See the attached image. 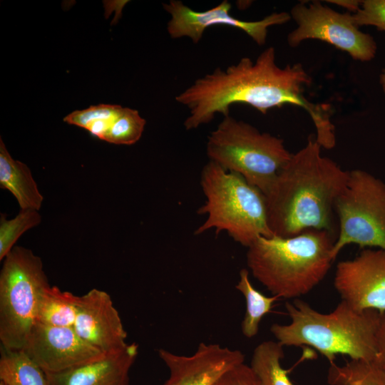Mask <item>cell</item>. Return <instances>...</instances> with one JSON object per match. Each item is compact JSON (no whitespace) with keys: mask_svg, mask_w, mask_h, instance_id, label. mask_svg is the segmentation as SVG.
<instances>
[{"mask_svg":"<svg viewBox=\"0 0 385 385\" xmlns=\"http://www.w3.org/2000/svg\"><path fill=\"white\" fill-rule=\"evenodd\" d=\"M330 385H385V368L378 361L351 360L342 366L330 363Z\"/></svg>","mask_w":385,"mask_h":385,"instance_id":"obj_21","label":"cell"},{"mask_svg":"<svg viewBox=\"0 0 385 385\" xmlns=\"http://www.w3.org/2000/svg\"><path fill=\"white\" fill-rule=\"evenodd\" d=\"M158 354L170 371L163 385H215L224 374L245 361L240 350L204 342L189 356L165 349Z\"/></svg>","mask_w":385,"mask_h":385,"instance_id":"obj_13","label":"cell"},{"mask_svg":"<svg viewBox=\"0 0 385 385\" xmlns=\"http://www.w3.org/2000/svg\"><path fill=\"white\" fill-rule=\"evenodd\" d=\"M48 286L43 262L31 250L15 246L5 257L0 272L1 349H24L41 295Z\"/></svg>","mask_w":385,"mask_h":385,"instance_id":"obj_7","label":"cell"},{"mask_svg":"<svg viewBox=\"0 0 385 385\" xmlns=\"http://www.w3.org/2000/svg\"><path fill=\"white\" fill-rule=\"evenodd\" d=\"M335 240L333 233L319 230L289 237H259L247 247L249 272L273 296L297 299L326 277Z\"/></svg>","mask_w":385,"mask_h":385,"instance_id":"obj_4","label":"cell"},{"mask_svg":"<svg viewBox=\"0 0 385 385\" xmlns=\"http://www.w3.org/2000/svg\"><path fill=\"white\" fill-rule=\"evenodd\" d=\"M239 277L235 288L246 301V312L241 323V330L245 337L252 338L258 333L262 319L271 310L278 297L273 295L267 297L255 289L250 279L247 269H242Z\"/></svg>","mask_w":385,"mask_h":385,"instance_id":"obj_19","label":"cell"},{"mask_svg":"<svg viewBox=\"0 0 385 385\" xmlns=\"http://www.w3.org/2000/svg\"><path fill=\"white\" fill-rule=\"evenodd\" d=\"M352 16L358 27L372 26L385 31V0L361 1L360 8Z\"/></svg>","mask_w":385,"mask_h":385,"instance_id":"obj_25","label":"cell"},{"mask_svg":"<svg viewBox=\"0 0 385 385\" xmlns=\"http://www.w3.org/2000/svg\"><path fill=\"white\" fill-rule=\"evenodd\" d=\"M23 351L44 373L63 371L106 355L81 339L73 327L38 322L33 326Z\"/></svg>","mask_w":385,"mask_h":385,"instance_id":"obj_12","label":"cell"},{"mask_svg":"<svg viewBox=\"0 0 385 385\" xmlns=\"http://www.w3.org/2000/svg\"><path fill=\"white\" fill-rule=\"evenodd\" d=\"M316 139L307 144L277 173L265 197L273 236L289 237L309 230L333 233L334 202L349 171L321 153Z\"/></svg>","mask_w":385,"mask_h":385,"instance_id":"obj_2","label":"cell"},{"mask_svg":"<svg viewBox=\"0 0 385 385\" xmlns=\"http://www.w3.org/2000/svg\"><path fill=\"white\" fill-rule=\"evenodd\" d=\"M289 14L297 24L287 36L291 47H297L305 40L317 39L346 52L356 61H369L376 56V41L359 30L350 13H340L313 1L295 4Z\"/></svg>","mask_w":385,"mask_h":385,"instance_id":"obj_9","label":"cell"},{"mask_svg":"<svg viewBox=\"0 0 385 385\" xmlns=\"http://www.w3.org/2000/svg\"><path fill=\"white\" fill-rule=\"evenodd\" d=\"M283 346L277 341H264L254 349L250 368L260 385H293L282 368Z\"/></svg>","mask_w":385,"mask_h":385,"instance_id":"obj_18","label":"cell"},{"mask_svg":"<svg viewBox=\"0 0 385 385\" xmlns=\"http://www.w3.org/2000/svg\"><path fill=\"white\" fill-rule=\"evenodd\" d=\"M170 15L167 31L172 38H189L194 43L201 40L205 29L215 25L239 29L246 33L257 44L266 43L268 29L288 22L292 18L287 12H274L258 21H244L230 14L231 4L227 0L204 11H196L181 1L170 0L163 4Z\"/></svg>","mask_w":385,"mask_h":385,"instance_id":"obj_10","label":"cell"},{"mask_svg":"<svg viewBox=\"0 0 385 385\" xmlns=\"http://www.w3.org/2000/svg\"><path fill=\"white\" fill-rule=\"evenodd\" d=\"M215 385H260L250 366L242 363L231 369Z\"/></svg>","mask_w":385,"mask_h":385,"instance_id":"obj_26","label":"cell"},{"mask_svg":"<svg viewBox=\"0 0 385 385\" xmlns=\"http://www.w3.org/2000/svg\"><path fill=\"white\" fill-rule=\"evenodd\" d=\"M339 230L332 250L334 260L350 244L361 249L385 250V183L361 170L349 171L347 183L337 198Z\"/></svg>","mask_w":385,"mask_h":385,"instance_id":"obj_8","label":"cell"},{"mask_svg":"<svg viewBox=\"0 0 385 385\" xmlns=\"http://www.w3.org/2000/svg\"><path fill=\"white\" fill-rule=\"evenodd\" d=\"M334 285L353 308L385 312V250L365 248L337 265Z\"/></svg>","mask_w":385,"mask_h":385,"instance_id":"obj_11","label":"cell"},{"mask_svg":"<svg viewBox=\"0 0 385 385\" xmlns=\"http://www.w3.org/2000/svg\"><path fill=\"white\" fill-rule=\"evenodd\" d=\"M120 105L100 104L88 108L74 111L63 118V121L86 129L98 120H113L122 109Z\"/></svg>","mask_w":385,"mask_h":385,"instance_id":"obj_24","label":"cell"},{"mask_svg":"<svg viewBox=\"0 0 385 385\" xmlns=\"http://www.w3.org/2000/svg\"><path fill=\"white\" fill-rule=\"evenodd\" d=\"M73 329L88 344L105 354L123 349L127 333L111 297L93 288L78 296Z\"/></svg>","mask_w":385,"mask_h":385,"instance_id":"obj_14","label":"cell"},{"mask_svg":"<svg viewBox=\"0 0 385 385\" xmlns=\"http://www.w3.org/2000/svg\"><path fill=\"white\" fill-rule=\"evenodd\" d=\"M378 361L385 368V312L380 313L376 333Z\"/></svg>","mask_w":385,"mask_h":385,"instance_id":"obj_27","label":"cell"},{"mask_svg":"<svg viewBox=\"0 0 385 385\" xmlns=\"http://www.w3.org/2000/svg\"><path fill=\"white\" fill-rule=\"evenodd\" d=\"M0 385H6L4 381H0Z\"/></svg>","mask_w":385,"mask_h":385,"instance_id":"obj_30","label":"cell"},{"mask_svg":"<svg viewBox=\"0 0 385 385\" xmlns=\"http://www.w3.org/2000/svg\"><path fill=\"white\" fill-rule=\"evenodd\" d=\"M285 308L290 322L275 323L270 327L283 346H311L330 363L338 354L347 355L351 360H378L380 312L359 311L341 301L331 312L322 313L299 299L286 302Z\"/></svg>","mask_w":385,"mask_h":385,"instance_id":"obj_3","label":"cell"},{"mask_svg":"<svg viewBox=\"0 0 385 385\" xmlns=\"http://www.w3.org/2000/svg\"><path fill=\"white\" fill-rule=\"evenodd\" d=\"M138 354L135 342L103 358L63 371L45 373L47 385H129Z\"/></svg>","mask_w":385,"mask_h":385,"instance_id":"obj_15","label":"cell"},{"mask_svg":"<svg viewBox=\"0 0 385 385\" xmlns=\"http://www.w3.org/2000/svg\"><path fill=\"white\" fill-rule=\"evenodd\" d=\"M311 81L301 63L278 66L275 49L271 46L255 62L243 57L225 69L217 67L198 78L176 96L175 101L189 110L184 121L188 130L210 123L216 114L228 115L230 106L237 103L249 105L263 114L287 104L298 106L311 117L317 130L316 140L330 149L335 145L336 138L329 113L325 107L304 96Z\"/></svg>","mask_w":385,"mask_h":385,"instance_id":"obj_1","label":"cell"},{"mask_svg":"<svg viewBox=\"0 0 385 385\" xmlns=\"http://www.w3.org/2000/svg\"><path fill=\"white\" fill-rule=\"evenodd\" d=\"M0 186L11 192L21 210H39L43 196L41 194L30 168L14 160L0 138Z\"/></svg>","mask_w":385,"mask_h":385,"instance_id":"obj_16","label":"cell"},{"mask_svg":"<svg viewBox=\"0 0 385 385\" xmlns=\"http://www.w3.org/2000/svg\"><path fill=\"white\" fill-rule=\"evenodd\" d=\"M41 222L38 210H21L14 218L7 220L4 214L0 219V260L2 261L15 247L19 238L27 230Z\"/></svg>","mask_w":385,"mask_h":385,"instance_id":"obj_22","label":"cell"},{"mask_svg":"<svg viewBox=\"0 0 385 385\" xmlns=\"http://www.w3.org/2000/svg\"><path fill=\"white\" fill-rule=\"evenodd\" d=\"M332 4H334L339 6H342L350 11L354 13L356 12L357 10L360 8L361 1H355V0H330L327 1Z\"/></svg>","mask_w":385,"mask_h":385,"instance_id":"obj_28","label":"cell"},{"mask_svg":"<svg viewBox=\"0 0 385 385\" xmlns=\"http://www.w3.org/2000/svg\"><path fill=\"white\" fill-rule=\"evenodd\" d=\"M0 381L6 385H47L43 371L23 350L1 349Z\"/></svg>","mask_w":385,"mask_h":385,"instance_id":"obj_20","label":"cell"},{"mask_svg":"<svg viewBox=\"0 0 385 385\" xmlns=\"http://www.w3.org/2000/svg\"><path fill=\"white\" fill-rule=\"evenodd\" d=\"M379 83L385 96V68H383L379 75Z\"/></svg>","mask_w":385,"mask_h":385,"instance_id":"obj_29","label":"cell"},{"mask_svg":"<svg viewBox=\"0 0 385 385\" xmlns=\"http://www.w3.org/2000/svg\"><path fill=\"white\" fill-rule=\"evenodd\" d=\"M205 202L197 211L206 215L196 235L215 229L225 231L248 247L259 237L273 236L267 222L264 194L243 177L209 160L201 173Z\"/></svg>","mask_w":385,"mask_h":385,"instance_id":"obj_5","label":"cell"},{"mask_svg":"<svg viewBox=\"0 0 385 385\" xmlns=\"http://www.w3.org/2000/svg\"><path fill=\"white\" fill-rule=\"evenodd\" d=\"M145 123L137 110L123 107L103 140L117 145H133L141 138Z\"/></svg>","mask_w":385,"mask_h":385,"instance_id":"obj_23","label":"cell"},{"mask_svg":"<svg viewBox=\"0 0 385 385\" xmlns=\"http://www.w3.org/2000/svg\"><path fill=\"white\" fill-rule=\"evenodd\" d=\"M206 153L209 160L239 174L263 194L292 155L282 138L229 115L208 136Z\"/></svg>","mask_w":385,"mask_h":385,"instance_id":"obj_6","label":"cell"},{"mask_svg":"<svg viewBox=\"0 0 385 385\" xmlns=\"http://www.w3.org/2000/svg\"><path fill=\"white\" fill-rule=\"evenodd\" d=\"M78 296L48 286L42 292L37 308L36 322L53 327H73Z\"/></svg>","mask_w":385,"mask_h":385,"instance_id":"obj_17","label":"cell"}]
</instances>
